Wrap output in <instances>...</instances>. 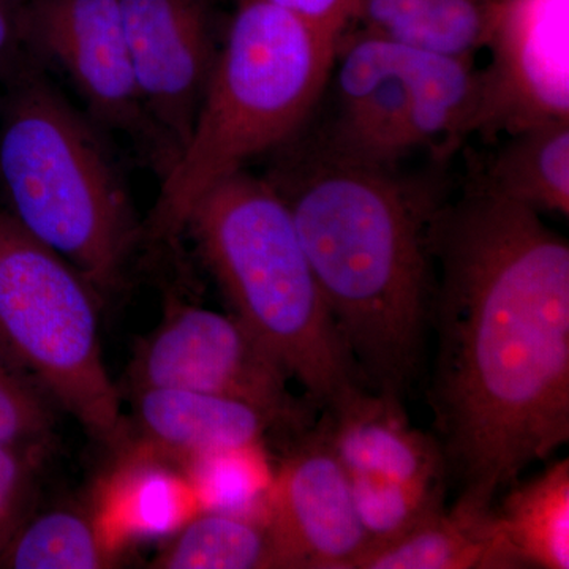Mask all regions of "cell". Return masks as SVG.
<instances>
[{
    "mask_svg": "<svg viewBox=\"0 0 569 569\" xmlns=\"http://www.w3.org/2000/svg\"><path fill=\"white\" fill-rule=\"evenodd\" d=\"M440 283L430 403L458 500L493 507L569 440V244L475 183L430 224Z\"/></svg>",
    "mask_w": 569,
    "mask_h": 569,
    "instance_id": "6da1fadb",
    "label": "cell"
},
{
    "mask_svg": "<svg viewBox=\"0 0 569 569\" xmlns=\"http://www.w3.org/2000/svg\"><path fill=\"white\" fill-rule=\"evenodd\" d=\"M283 146L287 157L268 181L291 213L362 383L402 402L432 313L437 204L396 168L337 156L313 138Z\"/></svg>",
    "mask_w": 569,
    "mask_h": 569,
    "instance_id": "7a4b0ae2",
    "label": "cell"
},
{
    "mask_svg": "<svg viewBox=\"0 0 569 569\" xmlns=\"http://www.w3.org/2000/svg\"><path fill=\"white\" fill-rule=\"evenodd\" d=\"M337 40L268 0H238L189 140L162 174L153 236L181 234L209 189L301 132L323 97Z\"/></svg>",
    "mask_w": 569,
    "mask_h": 569,
    "instance_id": "3957f363",
    "label": "cell"
},
{
    "mask_svg": "<svg viewBox=\"0 0 569 569\" xmlns=\"http://www.w3.org/2000/svg\"><path fill=\"white\" fill-rule=\"evenodd\" d=\"M0 186L14 222L97 295L121 287L138 238L129 193L91 123L32 63L3 100Z\"/></svg>",
    "mask_w": 569,
    "mask_h": 569,
    "instance_id": "277c9868",
    "label": "cell"
},
{
    "mask_svg": "<svg viewBox=\"0 0 569 569\" xmlns=\"http://www.w3.org/2000/svg\"><path fill=\"white\" fill-rule=\"evenodd\" d=\"M187 228L234 316L310 400L328 408L348 389L362 387L291 213L268 179L244 170L222 179L194 204Z\"/></svg>",
    "mask_w": 569,
    "mask_h": 569,
    "instance_id": "5b68a950",
    "label": "cell"
},
{
    "mask_svg": "<svg viewBox=\"0 0 569 569\" xmlns=\"http://www.w3.org/2000/svg\"><path fill=\"white\" fill-rule=\"evenodd\" d=\"M99 295L84 277L0 211V353L112 449L129 440L104 367Z\"/></svg>",
    "mask_w": 569,
    "mask_h": 569,
    "instance_id": "8992f818",
    "label": "cell"
},
{
    "mask_svg": "<svg viewBox=\"0 0 569 569\" xmlns=\"http://www.w3.org/2000/svg\"><path fill=\"white\" fill-rule=\"evenodd\" d=\"M329 82L337 111L313 140L359 162L396 168L402 157L455 151L477 129L481 71L355 29L337 40Z\"/></svg>",
    "mask_w": 569,
    "mask_h": 569,
    "instance_id": "52a82bcc",
    "label": "cell"
},
{
    "mask_svg": "<svg viewBox=\"0 0 569 569\" xmlns=\"http://www.w3.org/2000/svg\"><path fill=\"white\" fill-rule=\"evenodd\" d=\"M129 376L132 389H190L261 408L288 429L306 425L282 362L234 313L174 302L138 348Z\"/></svg>",
    "mask_w": 569,
    "mask_h": 569,
    "instance_id": "ba28073f",
    "label": "cell"
},
{
    "mask_svg": "<svg viewBox=\"0 0 569 569\" xmlns=\"http://www.w3.org/2000/svg\"><path fill=\"white\" fill-rule=\"evenodd\" d=\"M18 24L26 52L59 67L97 122L156 152L163 174L168 156L142 107L119 0H24Z\"/></svg>",
    "mask_w": 569,
    "mask_h": 569,
    "instance_id": "9c48e42d",
    "label": "cell"
},
{
    "mask_svg": "<svg viewBox=\"0 0 569 569\" xmlns=\"http://www.w3.org/2000/svg\"><path fill=\"white\" fill-rule=\"evenodd\" d=\"M475 132L569 121V0H501Z\"/></svg>",
    "mask_w": 569,
    "mask_h": 569,
    "instance_id": "30bf717a",
    "label": "cell"
},
{
    "mask_svg": "<svg viewBox=\"0 0 569 569\" xmlns=\"http://www.w3.org/2000/svg\"><path fill=\"white\" fill-rule=\"evenodd\" d=\"M119 6L142 107L170 167L192 132L222 44L217 0H119Z\"/></svg>",
    "mask_w": 569,
    "mask_h": 569,
    "instance_id": "8fae6325",
    "label": "cell"
},
{
    "mask_svg": "<svg viewBox=\"0 0 569 569\" xmlns=\"http://www.w3.org/2000/svg\"><path fill=\"white\" fill-rule=\"evenodd\" d=\"M263 516L284 569H356L369 550L350 477L321 425L272 475Z\"/></svg>",
    "mask_w": 569,
    "mask_h": 569,
    "instance_id": "7c38bea8",
    "label": "cell"
},
{
    "mask_svg": "<svg viewBox=\"0 0 569 569\" xmlns=\"http://www.w3.org/2000/svg\"><path fill=\"white\" fill-rule=\"evenodd\" d=\"M321 426L348 475L406 482L447 479L440 443L410 425L400 400L355 387L328 407Z\"/></svg>",
    "mask_w": 569,
    "mask_h": 569,
    "instance_id": "4fadbf2b",
    "label": "cell"
},
{
    "mask_svg": "<svg viewBox=\"0 0 569 569\" xmlns=\"http://www.w3.org/2000/svg\"><path fill=\"white\" fill-rule=\"evenodd\" d=\"M133 407L138 443L181 467L220 452L263 447L269 430L288 429L261 408L190 389H133Z\"/></svg>",
    "mask_w": 569,
    "mask_h": 569,
    "instance_id": "5bb4252c",
    "label": "cell"
},
{
    "mask_svg": "<svg viewBox=\"0 0 569 569\" xmlns=\"http://www.w3.org/2000/svg\"><path fill=\"white\" fill-rule=\"evenodd\" d=\"M119 449L122 455L97 486L91 507L118 552L133 541L173 535L203 511L192 482L170 460L130 441Z\"/></svg>",
    "mask_w": 569,
    "mask_h": 569,
    "instance_id": "9a60e30c",
    "label": "cell"
},
{
    "mask_svg": "<svg viewBox=\"0 0 569 569\" xmlns=\"http://www.w3.org/2000/svg\"><path fill=\"white\" fill-rule=\"evenodd\" d=\"M523 568L496 509L456 500L402 538L367 550L356 569Z\"/></svg>",
    "mask_w": 569,
    "mask_h": 569,
    "instance_id": "2e32d148",
    "label": "cell"
},
{
    "mask_svg": "<svg viewBox=\"0 0 569 569\" xmlns=\"http://www.w3.org/2000/svg\"><path fill=\"white\" fill-rule=\"evenodd\" d=\"M501 0H359L348 28L411 50L475 61Z\"/></svg>",
    "mask_w": 569,
    "mask_h": 569,
    "instance_id": "e0dca14e",
    "label": "cell"
},
{
    "mask_svg": "<svg viewBox=\"0 0 569 569\" xmlns=\"http://www.w3.org/2000/svg\"><path fill=\"white\" fill-rule=\"evenodd\" d=\"M477 186L539 213H569V121L508 134Z\"/></svg>",
    "mask_w": 569,
    "mask_h": 569,
    "instance_id": "ac0fdd59",
    "label": "cell"
},
{
    "mask_svg": "<svg viewBox=\"0 0 569 569\" xmlns=\"http://www.w3.org/2000/svg\"><path fill=\"white\" fill-rule=\"evenodd\" d=\"M156 569H284L263 512L203 509L152 560Z\"/></svg>",
    "mask_w": 569,
    "mask_h": 569,
    "instance_id": "d6986e66",
    "label": "cell"
},
{
    "mask_svg": "<svg viewBox=\"0 0 569 569\" xmlns=\"http://www.w3.org/2000/svg\"><path fill=\"white\" fill-rule=\"evenodd\" d=\"M522 567L569 568V460L508 493L497 509Z\"/></svg>",
    "mask_w": 569,
    "mask_h": 569,
    "instance_id": "ffe728a7",
    "label": "cell"
},
{
    "mask_svg": "<svg viewBox=\"0 0 569 569\" xmlns=\"http://www.w3.org/2000/svg\"><path fill=\"white\" fill-rule=\"evenodd\" d=\"M92 509L58 508L31 516L0 565L13 569H107L119 565Z\"/></svg>",
    "mask_w": 569,
    "mask_h": 569,
    "instance_id": "44dd1931",
    "label": "cell"
},
{
    "mask_svg": "<svg viewBox=\"0 0 569 569\" xmlns=\"http://www.w3.org/2000/svg\"><path fill=\"white\" fill-rule=\"evenodd\" d=\"M348 477L356 511L369 539V550L402 538L445 508V482H406L362 475Z\"/></svg>",
    "mask_w": 569,
    "mask_h": 569,
    "instance_id": "7402d4cb",
    "label": "cell"
},
{
    "mask_svg": "<svg viewBox=\"0 0 569 569\" xmlns=\"http://www.w3.org/2000/svg\"><path fill=\"white\" fill-rule=\"evenodd\" d=\"M192 482L201 509L247 512L253 501H264L272 477L266 473L263 447L220 452L182 467Z\"/></svg>",
    "mask_w": 569,
    "mask_h": 569,
    "instance_id": "603a6c76",
    "label": "cell"
},
{
    "mask_svg": "<svg viewBox=\"0 0 569 569\" xmlns=\"http://www.w3.org/2000/svg\"><path fill=\"white\" fill-rule=\"evenodd\" d=\"M36 383L13 372L0 381V447L43 462L54 447V417Z\"/></svg>",
    "mask_w": 569,
    "mask_h": 569,
    "instance_id": "cb8c5ba5",
    "label": "cell"
},
{
    "mask_svg": "<svg viewBox=\"0 0 569 569\" xmlns=\"http://www.w3.org/2000/svg\"><path fill=\"white\" fill-rule=\"evenodd\" d=\"M41 460L0 447V560L31 518Z\"/></svg>",
    "mask_w": 569,
    "mask_h": 569,
    "instance_id": "d4e9b609",
    "label": "cell"
},
{
    "mask_svg": "<svg viewBox=\"0 0 569 569\" xmlns=\"http://www.w3.org/2000/svg\"><path fill=\"white\" fill-rule=\"evenodd\" d=\"M321 31L340 37L353 20L359 0H268Z\"/></svg>",
    "mask_w": 569,
    "mask_h": 569,
    "instance_id": "484cf974",
    "label": "cell"
},
{
    "mask_svg": "<svg viewBox=\"0 0 569 569\" xmlns=\"http://www.w3.org/2000/svg\"><path fill=\"white\" fill-rule=\"evenodd\" d=\"M18 7L9 0H0V77L10 80L22 67L28 66L22 44Z\"/></svg>",
    "mask_w": 569,
    "mask_h": 569,
    "instance_id": "4316f807",
    "label": "cell"
},
{
    "mask_svg": "<svg viewBox=\"0 0 569 569\" xmlns=\"http://www.w3.org/2000/svg\"><path fill=\"white\" fill-rule=\"evenodd\" d=\"M13 372H17V370L11 369L9 362H7L6 358H3V355L0 353V381L9 378Z\"/></svg>",
    "mask_w": 569,
    "mask_h": 569,
    "instance_id": "83f0119b",
    "label": "cell"
},
{
    "mask_svg": "<svg viewBox=\"0 0 569 569\" xmlns=\"http://www.w3.org/2000/svg\"><path fill=\"white\" fill-rule=\"evenodd\" d=\"M11 3H17V6H20V3L24 2V0H9Z\"/></svg>",
    "mask_w": 569,
    "mask_h": 569,
    "instance_id": "f1b7e54d",
    "label": "cell"
}]
</instances>
